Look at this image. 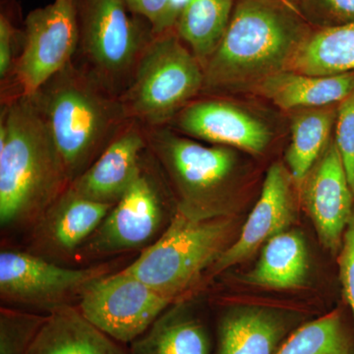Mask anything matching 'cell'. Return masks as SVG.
<instances>
[{"instance_id":"6da1fadb","label":"cell","mask_w":354,"mask_h":354,"mask_svg":"<svg viewBox=\"0 0 354 354\" xmlns=\"http://www.w3.org/2000/svg\"><path fill=\"white\" fill-rule=\"evenodd\" d=\"M70 184L48 124L30 95H11L0 118V225L30 228Z\"/></svg>"},{"instance_id":"7a4b0ae2","label":"cell","mask_w":354,"mask_h":354,"mask_svg":"<svg viewBox=\"0 0 354 354\" xmlns=\"http://www.w3.org/2000/svg\"><path fill=\"white\" fill-rule=\"evenodd\" d=\"M309 35L304 18L279 0H239L220 46L203 67L202 92L257 87L290 68Z\"/></svg>"},{"instance_id":"3957f363","label":"cell","mask_w":354,"mask_h":354,"mask_svg":"<svg viewBox=\"0 0 354 354\" xmlns=\"http://www.w3.org/2000/svg\"><path fill=\"white\" fill-rule=\"evenodd\" d=\"M30 97L50 128L70 183L131 121L120 97L75 58Z\"/></svg>"},{"instance_id":"277c9868","label":"cell","mask_w":354,"mask_h":354,"mask_svg":"<svg viewBox=\"0 0 354 354\" xmlns=\"http://www.w3.org/2000/svg\"><path fill=\"white\" fill-rule=\"evenodd\" d=\"M234 223L230 214L195 218L176 209L162 235L124 270L176 302L230 246Z\"/></svg>"},{"instance_id":"5b68a950","label":"cell","mask_w":354,"mask_h":354,"mask_svg":"<svg viewBox=\"0 0 354 354\" xmlns=\"http://www.w3.org/2000/svg\"><path fill=\"white\" fill-rule=\"evenodd\" d=\"M204 69L176 29L156 35L120 95L128 120L167 127L203 91Z\"/></svg>"},{"instance_id":"8992f818","label":"cell","mask_w":354,"mask_h":354,"mask_svg":"<svg viewBox=\"0 0 354 354\" xmlns=\"http://www.w3.org/2000/svg\"><path fill=\"white\" fill-rule=\"evenodd\" d=\"M149 150L176 194V209L195 218L227 215L225 193L236 169L232 148L208 146L164 127L146 129Z\"/></svg>"},{"instance_id":"52a82bcc","label":"cell","mask_w":354,"mask_h":354,"mask_svg":"<svg viewBox=\"0 0 354 354\" xmlns=\"http://www.w3.org/2000/svg\"><path fill=\"white\" fill-rule=\"evenodd\" d=\"M79 46L75 59L120 97L152 41V27L127 0H76Z\"/></svg>"},{"instance_id":"ba28073f","label":"cell","mask_w":354,"mask_h":354,"mask_svg":"<svg viewBox=\"0 0 354 354\" xmlns=\"http://www.w3.org/2000/svg\"><path fill=\"white\" fill-rule=\"evenodd\" d=\"M171 218L164 174L148 149L138 176L80 253L92 258L143 251L162 235Z\"/></svg>"},{"instance_id":"9c48e42d","label":"cell","mask_w":354,"mask_h":354,"mask_svg":"<svg viewBox=\"0 0 354 354\" xmlns=\"http://www.w3.org/2000/svg\"><path fill=\"white\" fill-rule=\"evenodd\" d=\"M111 274V266L64 267L30 251L0 253V297L10 306L50 313L76 306L97 279Z\"/></svg>"},{"instance_id":"30bf717a","label":"cell","mask_w":354,"mask_h":354,"mask_svg":"<svg viewBox=\"0 0 354 354\" xmlns=\"http://www.w3.org/2000/svg\"><path fill=\"white\" fill-rule=\"evenodd\" d=\"M76 0H53L25 20L24 44L13 70L18 95H31L76 57Z\"/></svg>"},{"instance_id":"8fae6325","label":"cell","mask_w":354,"mask_h":354,"mask_svg":"<svg viewBox=\"0 0 354 354\" xmlns=\"http://www.w3.org/2000/svg\"><path fill=\"white\" fill-rule=\"evenodd\" d=\"M174 302L123 269L95 281L77 308L95 327L128 346Z\"/></svg>"},{"instance_id":"7c38bea8","label":"cell","mask_w":354,"mask_h":354,"mask_svg":"<svg viewBox=\"0 0 354 354\" xmlns=\"http://www.w3.org/2000/svg\"><path fill=\"white\" fill-rule=\"evenodd\" d=\"M167 127L190 138L258 155L272 140L267 123L221 99L193 101Z\"/></svg>"},{"instance_id":"4fadbf2b","label":"cell","mask_w":354,"mask_h":354,"mask_svg":"<svg viewBox=\"0 0 354 354\" xmlns=\"http://www.w3.org/2000/svg\"><path fill=\"white\" fill-rule=\"evenodd\" d=\"M354 194L335 141H330L304 183L305 207L321 242L337 252L353 218Z\"/></svg>"},{"instance_id":"5bb4252c","label":"cell","mask_w":354,"mask_h":354,"mask_svg":"<svg viewBox=\"0 0 354 354\" xmlns=\"http://www.w3.org/2000/svg\"><path fill=\"white\" fill-rule=\"evenodd\" d=\"M113 207L67 188L32 227L30 252L51 261L76 256Z\"/></svg>"},{"instance_id":"9a60e30c","label":"cell","mask_w":354,"mask_h":354,"mask_svg":"<svg viewBox=\"0 0 354 354\" xmlns=\"http://www.w3.org/2000/svg\"><path fill=\"white\" fill-rule=\"evenodd\" d=\"M146 128L129 121L120 134L68 188L78 196L115 205L138 176L148 151Z\"/></svg>"},{"instance_id":"2e32d148","label":"cell","mask_w":354,"mask_h":354,"mask_svg":"<svg viewBox=\"0 0 354 354\" xmlns=\"http://www.w3.org/2000/svg\"><path fill=\"white\" fill-rule=\"evenodd\" d=\"M291 176L283 165L274 164L266 174L259 200L247 218L241 234L213 266L225 271L243 262L265 242L286 232L295 218Z\"/></svg>"},{"instance_id":"e0dca14e","label":"cell","mask_w":354,"mask_h":354,"mask_svg":"<svg viewBox=\"0 0 354 354\" xmlns=\"http://www.w3.org/2000/svg\"><path fill=\"white\" fill-rule=\"evenodd\" d=\"M291 329L290 319L270 310H230L218 321L215 354H276Z\"/></svg>"},{"instance_id":"ac0fdd59","label":"cell","mask_w":354,"mask_h":354,"mask_svg":"<svg viewBox=\"0 0 354 354\" xmlns=\"http://www.w3.org/2000/svg\"><path fill=\"white\" fill-rule=\"evenodd\" d=\"M29 354H128V348L93 325L77 306H66L46 314Z\"/></svg>"},{"instance_id":"d6986e66","label":"cell","mask_w":354,"mask_h":354,"mask_svg":"<svg viewBox=\"0 0 354 354\" xmlns=\"http://www.w3.org/2000/svg\"><path fill=\"white\" fill-rule=\"evenodd\" d=\"M256 88L283 109L325 108L353 94L354 72L312 76L288 69L268 77Z\"/></svg>"},{"instance_id":"ffe728a7","label":"cell","mask_w":354,"mask_h":354,"mask_svg":"<svg viewBox=\"0 0 354 354\" xmlns=\"http://www.w3.org/2000/svg\"><path fill=\"white\" fill-rule=\"evenodd\" d=\"M128 354H212L211 337L201 319L176 301L128 344Z\"/></svg>"},{"instance_id":"44dd1931","label":"cell","mask_w":354,"mask_h":354,"mask_svg":"<svg viewBox=\"0 0 354 354\" xmlns=\"http://www.w3.org/2000/svg\"><path fill=\"white\" fill-rule=\"evenodd\" d=\"M307 272L304 239L297 232H283L266 242L259 261L244 281L261 288L290 290L304 285Z\"/></svg>"},{"instance_id":"7402d4cb","label":"cell","mask_w":354,"mask_h":354,"mask_svg":"<svg viewBox=\"0 0 354 354\" xmlns=\"http://www.w3.org/2000/svg\"><path fill=\"white\" fill-rule=\"evenodd\" d=\"M288 70L312 76L354 72V23L310 32Z\"/></svg>"},{"instance_id":"603a6c76","label":"cell","mask_w":354,"mask_h":354,"mask_svg":"<svg viewBox=\"0 0 354 354\" xmlns=\"http://www.w3.org/2000/svg\"><path fill=\"white\" fill-rule=\"evenodd\" d=\"M234 10V0H189L181 13L174 29L203 67L220 46Z\"/></svg>"},{"instance_id":"cb8c5ba5","label":"cell","mask_w":354,"mask_h":354,"mask_svg":"<svg viewBox=\"0 0 354 354\" xmlns=\"http://www.w3.org/2000/svg\"><path fill=\"white\" fill-rule=\"evenodd\" d=\"M337 111L325 108L307 109L297 114L291 123V141L286 160L291 178L304 184L326 147L329 144Z\"/></svg>"},{"instance_id":"d4e9b609","label":"cell","mask_w":354,"mask_h":354,"mask_svg":"<svg viewBox=\"0 0 354 354\" xmlns=\"http://www.w3.org/2000/svg\"><path fill=\"white\" fill-rule=\"evenodd\" d=\"M276 354H354L337 311L304 324L279 346Z\"/></svg>"},{"instance_id":"484cf974","label":"cell","mask_w":354,"mask_h":354,"mask_svg":"<svg viewBox=\"0 0 354 354\" xmlns=\"http://www.w3.org/2000/svg\"><path fill=\"white\" fill-rule=\"evenodd\" d=\"M46 315L14 307L0 309V354H29Z\"/></svg>"},{"instance_id":"4316f807","label":"cell","mask_w":354,"mask_h":354,"mask_svg":"<svg viewBox=\"0 0 354 354\" xmlns=\"http://www.w3.org/2000/svg\"><path fill=\"white\" fill-rule=\"evenodd\" d=\"M302 17L321 28L354 23V0H299Z\"/></svg>"},{"instance_id":"83f0119b","label":"cell","mask_w":354,"mask_h":354,"mask_svg":"<svg viewBox=\"0 0 354 354\" xmlns=\"http://www.w3.org/2000/svg\"><path fill=\"white\" fill-rule=\"evenodd\" d=\"M335 144L354 194V92L339 102L335 118Z\"/></svg>"},{"instance_id":"f1b7e54d","label":"cell","mask_w":354,"mask_h":354,"mask_svg":"<svg viewBox=\"0 0 354 354\" xmlns=\"http://www.w3.org/2000/svg\"><path fill=\"white\" fill-rule=\"evenodd\" d=\"M129 7L151 25L155 35L174 29L169 18V0H132Z\"/></svg>"},{"instance_id":"f546056e","label":"cell","mask_w":354,"mask_h":354,"mask_svg":"<svg viewBox=\"0 0 354 354\" xmlns=\"http://www.w3.org/2000/svg\"><path fill=\"white\" fill-rule=\"evenodd\" d=\"M339 255V277L344 297L353 310L354 317V213L344 235Z\"/></svg>"},{"instance_id":"4dcf8cb0","label":"cell","mask_w":354,"mask_h":354,"mask_svg":"<svg viewBox=\"0 0 354 354\" xmlns=\"http://www.w3.org/2000/svg\"><path fill=\"white\" fill-rule=\"evenodd\" d=\"M15 30L4 14L0 16V78L6 82L15 67Z\"/></svg>"},{"instance_id":"1f68e13d","label":"cell","mask_w":354,"mask_h":354,"mask_svg":"<svg viewBox=\"0 0 354 354\" xmlns=\"http://www.w3.org/2000/svg\"><path fill=\"white\" fill-rule=\"evenodd\" d=\"M279 1L283 2V3L286 4V6L290 7L292 10L297 11V13H299L300 15H301L297 6H295V4L293 3V2H291L290 0H279Z\"/></svg>"},{"instance_id":"d6a6232c","label":"cell","mask_w":354,"mask_h":354,"mask_svg":"<svg viewBox=\"0 0 354 354\" xmlns=\"http://www.w3.org/2000/svg\"><path fill=\"white\" fill-rule=\"evenodd\" d=\"M132 0H127L128 6H129V4L131 3Z\"/></svg>"}]
</instances>
